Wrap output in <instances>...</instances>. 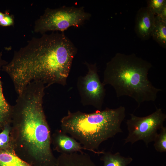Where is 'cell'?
I'll return each mask as SVG.
<instances>
[{
	"instance_id": "obj_1",
	"label": "cell",
	"mask_w": 166,
	"mask_h": 166,
	"mask_svg": "<svg viewBox=\"0 0 166 166\" xmlns=\"http://www.w3.org/2000/svg\"><path fill=\"white\" fill-rule=\"evenodd\" d=\"M77 52L64 32L45 33L15 51L2 70L11 79L18 95L33 81L42 82L46 88L55 84L65 86Z\"/></svg>"
},
{
	"instance_id": "obj_11",
	"label": "cell",
	"mask_w": 166,
	"mask_h": 166,
	"mask_svg": "<svg viewBox=\"0 0 166 166\" xmlns=\"http://www.w3.org/2000/svg\"><path fill=\"white\" fill-rule=\"evenodd\" d=\"M1 56V53L0 69L2 66L7 63L2 60ZM13 111V106L7 101L4 96L0 77V132L6 125L11 124Z\"/></svg>"
},
{
	"instance_id": "obj_15",
	"label": "cell",
	"mask_w": 166,
	"mask_h": 166,
	"mask_svg": "<svg viewBox=\"0 0 166 166\" xmlns=\"http://www.w3.org/2000/svg\"><path fill=\"white\" fill-rule=\"evenodd\" d=\"M154 141L155 150L160 152H166V127L163 126L160 130Z\"/></svg>"
},
{
	"instance_id": "obj_10",
	"label": "cell",
	"mask_w": 166,
	"mask_h": 166,
	"mask_svg": "<svg viewBox=\"0 0 166 166\" xmlns=\"http://www.w3.org/2000/svg\"><path fill=\"white\" fill-rule=\"evenodd\" d=\"M56 166H96L90 156L83 152L61 154Z\"/></svg>"
},
{
	"instance_id": "obj_9",
	"label": "cell",
	"mask_w": 166,
	"mask_h": 166,
	"mask_svg": "<svg viewBox=\"0 0 166 166\" xmlns=\"http://www.w3.org/2000/svg\"><path fill=\"white\" fill-rule=\"evenodd\" d=\"M51 144L54 150L61 154L82 152L86 150L74 138L67 135L61 130H56L51 135Z\"/></svg>"
},
{
	"instance_id": "obj_12",
	"label": "cell",
	"mask_w": 166,
	"mask_h": 166,
	"mask_svg": "<svg viewBox=\"0 0 166 166\" xmlns=\"http://www.w3.org/2000/svg\"><path fill=\"white\" fill-rule=\"evenodd\" d=\"M163 48H166V19L155 15V25L151 37Z\"/></svg>"
},
{
	"instance_id": "obj_14",
	"label": "cell",
	"mask_w": 166,
	"mask_h": 166,
	"mask_svg": "<svg viewBox=\"0 0 166 166\" xmlns=\"http://www.w3.org/2000/svg\"><path fill=\"white\" fill-rule=\"evenodd\" d=\"M102 154L100 160L103 161V166H127L133 160L131 157L121 156L119 152L112 154L104 152Z\"/></svg>"
},
{
	"instance_id": "obj_18",
	"label": "cell",
	"mask_w": 166,
	"mask_h": 166,
	"mask_svg": "<svg viewBox=\"0 0 166 166\" xmlns=\"http://www.w3.org/2000/svg\"><path fill=\"white\" fill-rule=\"evenodd\" d=\"M13 17L8 14H5L3 19L0 22V25L3 26H8L13 25L14 24Z\"/></svg>"
},
{
	"instance_id": "obj_2",
	"label": "cell",
	"mask_w": 166,
	"mask_h": 166,
	"mask_svg": "<svg viewBox=\"0 0 166 166\" xmlns=\"http://www.w3.org/2000/svg\"><path fill=\"white\" fill-rule=\"evenodd\" d=\"M45 88L41 81L31 82L18 95L13 106L11 146L18 156L32 166H56L57 164L43 107Z\"/></svg>"
},
{
	"instance_id": "obj_5",
	"label": "cell",
	"mask_w": 166,
	"mask_h": 166,
	"mask_svg": "<svg viewBox=\"0 0 166 166\" xmlns=\"http://www.w3.org/2000/svg\"><path fill=\"white\" fill-rule=\"evenodd\" d=\"M91 17V14L86 12L83 7L47 8L35 21L34 31L42 34L50 31L64 32L70 27L81 26Z\"/></svg>"
},
{
	"instance_id": "obj_6",
	"label": "cell",
	"mask_w": 166,
	"mask_h": 166,
	"mask_svg": "<svg viewBox=\"0 0 166 166\" xmlns=\"http://www.w3.org/2000/svg\"><path fill=\"white\" fill-rule=\"evenodd\" d=\"M130 115V118L126 122L128 134L124 139V144L128 142L133 144L142 140L148 147L149 143L154 141L158 130L163 126L166 114L161 109L156 107L155 111L146 117H139L133 114Z\"/></svg>"
},
{
	"instance_id": "obj_8",
	"label": "cell",
	"mask_w": 166,
	"mask_h": 166,
	"mask_svg": "<svg viewBox=\"0 0 166 166\" xmlns=\"http://www.w3.org/2000/svg\"><path fill=\"white\" fill-rule=\"evenodd\" d=\"M155 15L147 7L140 8L136 14L135 31L137 36L143 40L151 37L155 23Z\"/></svg>"
},
{
	"instance_id": "obj_4",
	"label": "cell",
	"mask_w": 166,
	"mask_h": 166,
	"mask_svg": "<svg viewBox=\"0 0 166 166\" xmlns=\"http://www.w3.org/2000/svg\"><path fill=\"white\" fill-rule=\"evenodd\" d=\"M125 116V109L123 106L114 109L107 108L91 113L68 110L61 120V130L78 140L87 150L102 154L104 151L98 150L100 145L122 132L121 126Z\"/></svg>"
},
{
	"instance_id": "obj_7",
	"label": "cell",
	"mask_w": 166,
	"mask_h": 166,
	"mask_svg": "<svg viewBox=\"0 0 166 166\" xmlns=\"http://www.w3.org/2000/svg\"><path fill=\"white\" fill-rule=\"evenodd\" d=\"M88 69L87 73L77 79V87L84 106L91 105L101 110L105 95L104 86L100 81L96 63H85Z\"/></svg>"
},
{
	"instance_id": "obj_3",
	"label": "cell",
	"mask_w": 166,
	"mask_h": 166,
	"mask_svg": "<svg viewBox=\"0 0 166 166\" xmlns=\"http://www.w3.org/2000/svg\"><path fill=\"white\" fill-rule=\"evenodd\" d=\"M152 65L134 53H117L106 64L102 84L114 89L117 97L127 96L139 107L145 101H154L162 90L154 86L148 77Z\"/></svg>"
},
{
	"instance_id": "obj_13",
	"label": "cell",
	"mask_w": 166,
	"mask_h": 166,
	"mask_svg": "<svg viewBox=\"0 0 166 166\" xmlns=\"http://www.w3.org/2000/svg\"><path fill=\"white\" fill-rule=\"evenodd\" d=\"M0 166H32L15 153L12 149H0Z\"/></svg>"
},
{
	"instance_id": "obj_16",
	"label": "cell",
	"mask_w": 166,
	"mask_h": 166,
	"mask_svg": "<svg viewBox=\"0 0 166 166\" xmlns=\"http://www.w3.org/2000/svg\"><path fill=\"white\" fill-rule=\"evenodd\" d=\"M11 128V124L7 125L0 132V149H12L10 143Z\"/></svg>"
},
{
	"instance_id": "obj_17",
	"label": "cell",
	"mask_w": 166,
	"mask_h": 166,
	"mask_svg": "<svg viewBox=\"0 0 166 166\" xmlns=\"http://www.w3.org/2000/svg\"><path fill=\"white\" fill-rule=\"evenodd\" d=\"M147 7L155 15H159L166 6V0H148Z\"/></svg>"
},
{
	"instance_id": "obj_19",
	"label": "cell",
	"mask_w": 166,
	"mask_h": 166,
	"mask_svg": "<svg viewBox=\"0 0 166 166\" xmlns=\"http://www.w3.org/2000/svg\"><path fill=\"white\" fill-rule=\"evenodd\" d=\"M5 14L0 12V22L3 19L5 16Z\"/></svg>"
}]
</instances>
